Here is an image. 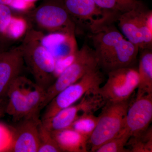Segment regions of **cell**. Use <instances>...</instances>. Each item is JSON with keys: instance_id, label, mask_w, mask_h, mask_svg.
Instances as JSON below:
<instances>
[{"instance_id": "cell-1", "label": "cell", "mask_w": 152, "mask_h": 152, "mask_svg": "<svg viewBox=\"0 0 152 152\" xmlns=\"http://www.w3.org/2000/svg\"><path fill=\"white\" fill-rule=\"evenodd\" d=\"M115 23L107 24L88 34L99 67L106 74L120 68L134 66L140 50L125 37Z\"/></svg>"}, {"instance_id": "cell-2", "label": "cell", "mask_w": 152, "mask_h": 152, "mask_svg": "<svg viewBox=\"0 0 152 152\" xmlns=\"http://www.w3.org/2000/svg\"><path fill=\"white\" fill-rule=\"evenodd\" d=\"M44 33L29 27L20 45L35 83L46 91L54 82L56 60L42 42Z\"/></svg>"}, {"instance_id": "cell-3", "label": "cell", "mask_w": 152, "mask_h": 152, "mask_svg": "<svg viewBox=\"0 0 152 152\" xmlns=\"http://www.w3.org/2000/svg\"><path fill=\"white\" fill-rule=\"evenodd\" d=\"M45 92V90L20 75L9 88L6 113L11 116L15 122L39 115Z\"/></svg>"}, {"instance_id": "cell-4", "label": "cell", "mask_w": 152, "mask_h": 152, "mask_svg": "<svg viewBox=\"0 0 152 152\" xmlns=\"http://www.w3.org/2000/svg\"><path fill=\"white\" fill-rule=\"evenodd\" d=\"M37 7L24 13L29 27L45 33L76 34L75 25L62 0H43Z\"/></svg>"}, {"instance_id": "cell-5", "label": "cell", "mask_w": 152, "mask_h": 152, "mask_svg": "<svg viewBox=\"0 0 152 152\" xmlns=\"http://www.w3.org/2000/svg\"><path fill=\"white\" fill-rule=\"evenodd\" d=\"M98 67L97 59L94 49L85 43L76 53L70 64L57 77L46 91L41 110L45 108L60 92Z\"/></svg>"}, {"instance_id": "cell-6", "label": "cell", "mask_w": 152, "mask_h": 152, "mask_svg": "<svg viewBox=\"0 0 152 152\" xmlns=\"http://www.w3.org/2000/svg\"><path fill=\"white\" fill-rule=\"evenodd\" d=\"M130 99L122 102H106L102 108L94 130L88 140L90 152L120 134L124 127Z\"/></svg>"}, {"instance_id": "cell-7", "label": "cell", "mask_w": 152, "mask_h": 152, "mask_svg": "<svg viewBox=\"0 0 152 152\" xmlns=\"http://www.w3.org/2000/svg\"><path fill=\"white\" fill-rule=\"evenodd\" d=\"M75 25L76 33L88 34L104 25L115 23L120 15L100 8L94 0H62Z\"/></svg>"}, {"instance_id": "cell-8", "label": "cell", "mask_w": 152, "mask_h": 152, "mask_svg": "<svg viewBox=\"0 0 152 152\" xmlns=\"http://www.w3.org/2000/svg\"><path fill=\"white\" fill-rule=\"evenodd\" d=\"M104 80L103 72L99 67L88 73L59 93L45 107L41 120L53 116L62 109L74 104L86 94L99 91Z\"/></svg>"}, {"instance_id": "cell-9", "label": "cell", "mask_w": 152, "mask_h": 152, "mask_svg": "<svg viewBox=\"0 0 152 152\" xmlns=\"http://www.w3.org/2000/svg\"><path fill=\"white\" fill-rule=\"evenodd\" d=\"M144 6L120 15L117 22L125 38L139 49H151L152 16Z\"/></svg>"}, {"instance_id": "cell-10", "label": "cell", "mask_w": 152, "mask_h": 152, "mask_svg": "<svg viewBox=\"0 0 152 152\" xmlns=\"http://www.w3.org/2000/svg\"><path fill=\"white\" fill-rule=\"evenodd\" d=\"M107 75V81L99 91L106 102H118L130 99L138 86L137 69L134 66L120 68L110 71Z\"/></svg>"}, {"instance_id": "cell-11", "label": "cell", "mask_w": 152, "mask_h": 152, "mask_svg": "<svg viewBox=\"0 0 152 152\" xmlns=\"http://www.w3.org/2000/svg\"><path fill=\"white\" fill-rule=\"evenodd\" d=\"M106 102L99 92L88 93L78 103L62 109L54 115L41 121L44 126L50 132L67 129L83 114L94 113Z\"/></svg>"}, {"instance_id": "cell-12", "label": "cell", "mask_w": 152, "mask_h": 152, "mask_svg": "<svg viewBox=\"0 0 152 152\" xmlns=\"http://www.w3.org/2000/svg\"><path fill=\"white\" fill-rule=\"evenodd\" d=\"M152 119V94H137L128 107L120 134H125L130 138L140 134L150 126Z\"/></svg>"}, {"instance_id": "cell-13", "label": "cell", "mask_w": 152, "mask_h": 152, "mask_svg": "<svg viewBox=\"0 0 152 152\" xmlns=\"http://www.w3.org/2000/svg\"><path fill=\"white\" fill-rule=\"evenodd\" d=\"M39 115L22 119L12 128V139L9 152H38L39 141Z\"/></svg>"}, {"instance_id": "cell-14", "label": "cell", "mask_w": 152, "mask_h": 152, "mask_svg": "<svg viewBox=\"0 0 152 152\" xmlns=\"http://www.w3.org/2000/svg\"><path fill=\"white\" fill-rule=\"evenodd\" d=\"M24 64L20 45L0 51V104L7 102L9 88Z\"/></svg>"}, {"instance_id": "cell-15", "label": "cell", "mask_w": 152, "mask_h": 152, "mask_svg": "<svg viewBox=\"0 0 152 152\" xmlns=\"http://www.w3.org/2000/svg\"><path fill=\"white\" fill-rule=\"evenodd\" d=\"M42 42L56 61L73 56L78 50L75 34L70 33L55 32L44 34Z\"/></svg>"}, {"instance_id": "cell-16", "label": "cell", "mask_w": 152, "mask_h": 152, "mask_svg": "<svg viewBox=\"0 0 152 152\" xmlns=\"http://www.w3.org/2000/svg\"><path fill=\"white\" fill-rule=\"evenodd\" d=\"M61 152H87L88 139L71 128L51 132Z\"/></svg>"}, {"instance_id": "cell-17", "label": "cell", "mask_w": 152, "mask_h": 152, "mask_svg": "<svg viewBox=\"0 0 152 152\" xmlns=\"http://www.w3.org/2000/svg\"><path fill=\"white\" fill-rule=\"evenodd\" d=\"M141 50L137 69L139 77L137 95L152 94V49Z\"/></svg>"}, {"instance_id": "cell-18", "label": "cell", "mask_w": 152, "mask_h": 152, "mask_svg": "<svg viewBox=\"0 0 152 152\" xmlns=\"http://www.w3.org/2000/svg\"><path fill=\"white\" fill-rule=\"evenodd\" d=\"M101 8L121 15L144 6L138 0H94Z\"/></svg>"}, {"instance_id": "cell-19", "label": "cell", "mask_w": 152, "mask_h": 152, "mask_svg": "<svg viewBox=\"0 0 152 152\" xmlns=\"http://www.w3.org/2000/svg\"><path fill=\"white\" fill-rule=\"evenodd\" d=\"M130 152H152V128L149 126L144 132L132 136L127 143Z\"/></svg>"}, {"instance_id": "cell-20", "label": "cell", "mask_w": 152, "mask_h": 152, "mask_svg": "<svg viewBox=\"0 0 152 152\" xmlns=\"http://www.w3.org/2000/svg\"><path fill=\"white\" fill-rule=\"evenodd\" d=\"M99 117L94 113H86L79 117L69 128L77 132L88 140L94 130Z\"/></svg>"}, {"instance_id": "cell-21", "label": "cell", "mask_w": 152, "mask_h": 152, "mask_svg": "<svg viewBox=\"0 0 152 152\" xmlns=\"http://www.w3.org/2000/svg\"><path fill=\"white\" fill-rule=\"evenodd\" d=\"M29 28L28 23L24 16L13 15L7 34L8 42H15L23 38Z\"/></svg>"}, {"instance_id": "cell-22", "label": "cell", "mask_w": 152, "mask_h": 152, "mask_svg": "<svg viewBox=\"0 0 152 152\" xmlns=\"http://www.w3.org/2000/svg\"><path fill=\"white\" fill-rule=\"evenodd\" d=\"M39 137L38 152H61L50 131L44 126L41 120L39 126Z\"/></svg>"}, {"instance_id": "cell-23", "label": "cell", "mask_w": 152, "mask_h": 152, "mask_svg": "<svg viewBox=\"0 0 152 152\" xmlns=\"http://www.w3.org/2000/svg\"><path fill=\"white\" fill-rule=\"evenodd\" d=\"M13 13L12 10L7 5L0 4V48L1 51L8 42L7 38L8 30L10 24Z\"/></svg>"}, {"instance_id": "cell-24", "label": "cell", "mask_w": 152, "mask_h": 152, "mask_svg": "<svg viewBox=\"0 0 152 152\" xmlns=\"http://www.w3.org/2000/svg\"><path fill=\"white\" fill-rule=\"evenodd\" d=\"M130 137L125 134H120L102 145L95 152H130L126 148Z\"/></svg>"}, {"instance_id": "cell-25", "label": "cell", "mask_w": 152, "mask_h": 152, "mask_svg": "<svg viewBox=\"0 0 152 152\" xmlns=\"http://www.w3.org/2000/svg\"><path fill=\"white\" fill-rule=\"evenodd\" d=\"M12 139V129L0 123V152H9Z\"/></svg>"}, {"instance_id": "cell-26", "label": "cell", "mask_w": 152, "mask_h": 152, "mask_svg": "<svg viewBox=\"0 0 152 152\" xmlns=\"http://www.w3.org/2000/svg\"><path fill=\"white\" fill-rule=\"evenodd\" d=\"M13 0H0V4L7 5L10 6L12 4Z\"/></svg>"}, {"instance_id": "cell-27", "label": "cell", "mask_w": 152, "mask_h": 152, "mask_svg": "<svg viewBox=\"0 0 152 152\" xmlns=\"http://www.w3.org/2000/svg\"><path fill=\"white\" fill-rule=\"evenodd\" d=\"M23 1L27 3V4H30L34 5L35 3L37 2L38 1H40V0H22Z\"/></svg>"}, {"instance_id": "cell-28", "label": "cell", "mask_w": 152, "mask_h": 152, "mask_svg": "<svg viewBox=\"0 0 152 152\" xmlns=\"http://www.w3.org/2000/svg\"><path fill=\"white\" fill-rule=\"evenodd\" d=\"M7 105L6 104H0V111H1L5 110L6 111V107Z\"/></svg>"}, {"instance_id": "cell-29", "label": "cell", "mask_w": 152, "mask_h": 152, "mask_svg": "<svg viewBox=\"0 0 152 152\" xmlns=\"http://www.w3.org/2000/svg\"><path fill=\"white\" fill-rule=\"evenodd\" d=\"M5 113H6L5 111H0V118H1L2 117H3V116H4V115Z\"/></svg>"}]
</instances>
